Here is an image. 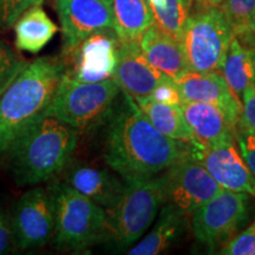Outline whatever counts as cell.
<instances>
[{"label": "cell", "mask_w": 255, "mask_h": 255, "mask_svg": "<svg viewBox=\"0 0 255 255\" xmlns=\"http://www.w3.org/2000/svg\"><path fill=\"white\" fill-rule=\"evenodd\" d=\"M235 136L240 149V154L255 177V131L238 126Z\"/></svg>", "instance_id": "cell-30"}, {"label": "cell", "mask_w": 255, "mask_h": 255, "mask_svg": "<svg viewBox=\"0 0 255 255\" xmlns=\"http://www.w3.org/2000/svg\"><path fill=\"white\" fill-rule=\"evenodd\" d=\"M65 69L62 58L40 57L27 62L0 94V152L7 151L21 133L46 114Z\"/></svg>", "instance_id": "cell-2"}, {"label": "cell", "mask_w": 255, "mask_h": 255, "mask_svg": "<svg viewBox=\"0 0 255 255\" xmlns=\"http://www.w3.org/2000/svg\"><path fill=\"white\" fill-rule=\"evenodd\" d=\"M233 38V28L218 6L188 18L181 44L191 71H221Z\"/></svg>", "instance_id": "cell-7"}, {"label": "cell", "mask_w": 255, "mask_h": 255, "mask_svg": "<svg viewBox=\"0 0 255 255\" xmlns=\"http://www.w3.org/2000/svg\"><path fill=\"white\" fill-rule=\"evenodd\" d=\"M220 254L255 255V220L240 234H237L221 248Z\"/></svg>", "instance_id": "cell-28"}, {"label": "cell", "mask_w": 255, "mask_h": 255, "mask_svg": "<svg viewBox=\"0 0 255 255\" xmlns=\"http://www.w3.org/2000/svg\"><path fill=\"white\" fill-rule=\"evenodd\" d=\"M139 47L148 62L171 79H176L190 70L181 41L155 24L143 33Z\"/></svg>", "instance_id": "cell-18"}, {"label": "cell", "mask_w": 255, "mask_h": 255, "mask_svg": "<svg viewBox=\"0 0 255 255\" xmlns=\"http://www.w3.org/2000/svg\"><path fill=\"white\" fill-rule=\"evenodd\" d=\"M103 1H104L105 4H107L108 6H110V7L113 8V1H114V0H103Z\"/></svg>", "instance_id": "cell-37"}, {"label": "cell", "mask_w": 255, "mask_h": 255, "mask_svg": "<svg viewBox=\"0 0 255 255\" xmlns=\"http://www.w3.org/2000/svg\"><path fill=\"white\" fill-rule=\"evenodd\" d=\"M64 171V182L104 209L111 208L124 190L126 183L107 169L71 161Z\"/></svg>", "instance_id": "cell-16"}, {"label": "cell", "mask_w": 255, "mask_h": 255, "mask_svg": "<svg viewBox=\"0 0 255 255\" xmlns=\"http://www.w3.org/2000/svg\"><path fill=\"white\" fill-rule=\"evenodd\" d=\"M11 212L18 250H36L52 239L55 212L49 189L36 186L27 190Z\"/></svg>", "instance_id": "cell-10"}, {"label": "cell", "mask_w": 255, "mask_h": 255, "mask_svg": "<svg viewBox=\"0 0 255 255\" xmlns=\"http://www.w3.org/2000/svg\"><path fill=\"white\" fill-rule=\"evenodd\" d=\"M223 14L233 28L234 36H245L255 12V0H223L220 4Z\"/></svg>", "instance_id": "cell-25"}, {"label": "cell", "mask_w": 255, "mask_h": 255, "mask_svg": "<svg viewBox=\"0 0 255 255\" xmlns=\"http://www.w3.org/2000/svg\"><path fill=\"white\" fill-rule=\"evenodd\" d=\"M251 195L222 189L191 215V232L200 244L223 246L250 218Z\"/></svg>", "instance_id": "cell-9"}, {"label": "cell", "mask_w": 255, "mask_h": 255, "mask_svg": "<svg viewBox=\"0 0 255 255\" xmlns=\"http://www.w3.org/2000/svg\"><path fill=\"white\" fill-rule=\"evenodd\" d=\"M121 89L114 79L82 82L64 72L46 115L55 116L79 132H85L109 116Z\"/></svg>", "instance_id": "cell-6"}, {"label": "cell", "mask_w": 255, "mask_h": 255, "mask_svg": "<svg viewBox=\"0 0 255 255\" xmlns=\"http://www.w3.org/2000/svg\"><path fill=\"white\" fill-rule=\"evenodd\" d=\"M114 30L121 41L139 43L143 33L154 25V15L145 0H114Z\"/></svg>", "instance_id": "cell-21"}, {"label": "cell", "mask_w": 255, "mask_h": 255, "mask_svg": "<svg viewBox=\"0 0 255 255\" xmlns=\"http://www.w3.org/2000/svg\"><path fill=\"white\" fill-rule=\"evenodd\" d=\"M81 132L51 115H44L24 131L6 152L18 186L47 182L72 161Z\"/></svg>", "instance_id": "cell-3"}, {"label": "cell", "mask_w": 255, "mask_h": 255, "mask_svg": "<svg viewBox=\"0 0 255 255\" xmlns=\"http://www.w3.org/2000/svg\"><path fill=\"white\" fill-rule=\"evenodd\" d=\"M222 1L223 0H207V4H208V6H218Z\"/></svg>", "instance_id": "cell-35"}, {"label": "cell", "mask_w": 255, "mask_h": 255, "mask_svg": "<svg viewBox=\"0 0 255 255\" xmlns=\"http://www.w3.org/2000/svg\"><path fill=\"white\" fill-rule=\"evenodd\" d=\"M110 115L105 133V163L124 181L157 176L184 154L188 145L158 131L136 101L126 94Z\"/></svg>", "instance_id": "cell-1"}, {"label": "cell", "mask_w": 255, "mask_h": 255, "mask_svg": "<svg viewBox=\"0 0 255 255\" xmlns=\"http://www.w3.org/2000/svg\"><path fill=\"white\" fill-rule=\"evenodd\" d=\"M45 1L46 0H0V31L13 27L18 18L26 9Z\"/></svg>", "instance_id": "cell-27"}, {"label": "cell", "mask_w": 255, "mask_h": 255, "mask_svg": "<svg viewBox=\"0 0 255 255\" xmlns=\"http://www.w3.org/2000/svg\"><path fill=\"white\" fill-rule=\"evenodd\" d=\"M47 189L55 212L52 239L59 250L79 252L104 241L107 212L103 207L64 181L52 183Z\"/></svg>", "instance_id": "cell-5"}, {"label": "cell", "mask_w": 255, "mask_h": 255, "mask_svg": "<svg viewBox=\"0 0 255 255\" xmlns=\"http://www.w3.org/2000/svg\"><path fill=\"white\" fill-rule=\"evenodd\" d=\"M180 107L194 136V142L190 145H209L234 138L237 128L218 105L183 101Z\"/></svg>", "instance_id": "cell-17"}, {"label": "cell", "mask_w": 255, "mask_h": 255, "mask_svg": "<svg viewBox=\"0 0 255 255\" xmlns=\"http://www.w3.org/2000/svg\"><path fill=\"white\" fill-rule=\"evenodd\" d=\"M150 8L156 26L181 41L189 18V6L183 0H165L163 5L150 6Z\"/></svg>", "instance_id": "cell-24"}, {"label": "cell", "mask_w": 255, "mask_h": 255, "mask_svg": "<svg viewBox=\"0 0 255 255\" xmlns=\"http://www.w3.org/2000/svg\"><path fill=\"white\" fill-rule=\"evenodd\" d=\"M242 101H244V104H242L244 108H242V115L238 126L255 131V85H252L244 92Z\"/></svg>", "instance_id": "cell-32"}, {"label": "cell", "mask_w": 255, "mask_h": 255, "mask_svg": "<svg viewBox=\"0 0 255 255\" xmlns=\"http://www.w3.org/2000/svg\"><path fill=\"white\" fill-rule=\"evenodd\" d=\"M107 30L91 34L71 53L73 65L65 69L71 77L82 82L98 83L113 79L119 59L120 39L116 32Z\"/></svg>", "instance_id": "cell-13"}, {"label": "cell", "mask_w": 255, "mask_h": 255, "mask_svg": "<svg viewBox=\"0 0 255 255\" xmlns=\"http://www.w3.org/2000/svg\"><path fill=\"white\" fill-rule=\"evenodd\" d=\"M183 101L205 102L218 105L227 114L229 121L235 128L242 115L241 100L231 90L227 81L220 71L196 72L187 71L174 79Z\"/></svg>", "instance_id": "cell-15"}, {"label": "cell", "mask_w": 255, "mask_h": 255, "mask_svg": "<svg viewBox=\"0 0 255 255\" xmlns=\"http://www.w3.org/2000/svg\"><path fill=\"white\" fill-rule=\"evenodd\" d=\"M63 55L70 56L91 34L114 30L113 8L103 0H56Z\"/></svg>", "instance_id": "cell-11"}, {"label": "cell", "mask_w": 255, "mask_h": 255, "mask_svg": "<svg viewBox=\"0 0 255 255\" xmlns=\"http://www.w3.org/2000/svg\"><path fill=\"white\" fill-rule=\"evenodd\" d=\"M221 70L231 90L242 101L244 92L255 85V50L248 49L234 36Z\"/></svg>", "instance_id": "cell-23"}, {"label": "cell", "mask_w": 255, "mask_h": 255, "mask_svg": "<svg viewBox=\"0 0 255 255\" xmlns=\"http://www.w3.org/2000/svg\"><path fill=\"white\" fill-rule=\"evenodd\" d=\"M124 190L107 212L104 241L119 250L135 245L157 218L164 205L161 175L124 181Z\"/></svg>", "instance_id": "cell-4"}, {"label": "cell", "mask_w": 255, "mask_h": 255, "mask_svg": "<svg viewBox=\"0 0 255 255\" xmlns=\"http://www.w3.org/2000/svg\"><path fill=\"white\" fill-rule=\"evenodd\" d=\"M189 149L223 189L240 191L255 197V177L235 148L234 138Z\"/></svg>", "instance_id": "cell-12"}, {"label": "cell", "mask_w": 255, "mask_h": 255, "mask_svg": "<svg viewBox=\"0 0 255 255\" xmlns=\"http://www.w3.org/2000/svg\"><path fill=\"white\" fill-rule=\"evenodd\" d=\"M183 1L184 2H186V4L188 5V6H189V7H190V4H191V0H183Z\"/></svg>", "instance_id": "cell-38"}, {"label": "cell", "mask_w": 255, "mask_h": 255, "mask_svg": "<svg viewBox=\"0 0 255 255\" xmlns=\"http://www.w3.org/2000/svg\"><path fill=\"white\" fill-rule=\"evenodd\" d=\"M168 76L154 68L143 55L139 43L121 41L119 59L113 79L119 88L135 101L148 98Z\"/></svg>", "instance_id": "cell-14"}, {"label": "cell", "mask_w": 255, "mask_h": 255, "mask_svg": "<svg viewBox=\"0 0 255 255\" xmlns=\"http://www.w3.org/2000/svg\"><path fill=\"white\" fill-rule=\"evenodd\" d=\"M149 98L154 100L159 103L171 104V105H181L183 100L180 94L177 85L175 84L174 79L168 77L163 82L159 83Z\"/></svg>", "instance_id": "cell-31"}, {"label": "cell", "mask_w": 255, "mask_h": 255, "mask_svg": "<svg viewBox=\"0 0 255 255\" xmlns=\"http://www.w3.org/2000/svg\"><path fill=\"white\" fill-rule=\"evenodd\" d=\"M195 1L199 4L200 6H202L203 7H208V4H207V0H195Z\"/></svg>", "instance_id": "cell-36"}, {"label": "cell", "mask_w": 255, "mask_h": 255, "mask_svg": "<svg viewBox=\"0 0 255 255\" xmlns=\"http://www.w3.org/2000/svg\"><path fill=\"white\" fill-rule=\"evenodd\" d=\"M150 6H161L165 2V0H145Z\"/></svg>", "instance_id": "cell-33"}, {"label": "cell", "mask_w": 255, "mask_h": 255, "mask_svg": "<svg viewBox=\"0 0 255 255\" xmlns=\"http://www.w3.org/2000/svg\"><path fill=\"white\" fill-rule=\"evenodd\" d=\"M15 237L12 223V212L0 202V255H6L17 251Z\"/></svg>", "instance_id": "cell-29"}, {"label": "cell", "mask_w": 255, "mask_h": 255, "mask_svg": "<svg viewBox=\"0 0 255 255\" xmlns=\"http://www.w3.org/2000/svg\"><path fill=\"white\" fill-rule=\"evenodd\" d=\"M27 62L18 56L5 41L0 40V94L17 77Z\"/></svg>", "instance_id": "cell-26"}, {"label": "cell", "mask_w": 255, "mask_h": 255, "mask_svg": "<svg viewBox=\"0 0 255 255\" xmlns=\"http://www.w3.org/2000/svg\"><path fill=\"white\" fill-rule=\"evenodd\" d=\"M248 32H254L255 33V12H254L253 17L251 18L250 24H248Z\"/></svg>", "instance_id": "cell-34"}, {"label": "cell", "mask_w": 255, "mask_h": 255, "mask_svg": "<svg viewBox=\"0 0 255 255\" xmlns=\"http://www.w3.org/2000/svg\"><path fill=\"white\" fill-rule=\"evenodd\" d=\"M164 205L189 218L223 188L191 154L189 145L184 154L162 173Z\"/></svg>", "instance_id": "cell-8"}, {"label": "cell", "mask_w": 255, "mask_h": 255, "mask_svg": "<svg viewBox=\"0 0 255 255\" xmlns=\"http://www.w3.org/2000/svg\"><path fill=\"white\" fill-rule=\"evenodd\" d=\"M136 103L152 126L163 135L186 144L194 142L193 132L184 120L180 105L159 103L149 97L136 101Z\"/></svg>", "instance_id": "cell-22"}, {"label": "cell", "mask_w": 255, "mask_h": 255, "mask_svg": "<svg viewBox=\"0 0 255 255\" xmlns=\"http://www.w3.org/2000/svg\"><path fill=\"white\" fill-rule=\"evenodd\" d=\"M15 47L28 53H38L45 47L58 31L57 25L41 7L32 6L13 25Z\"/></svg>", "instance_id": "cell-20"}, {"label": "cell", "mask_w": 255, "mask_h": 255, "mask_svg": "<svg viewBox=\"0 0 255 255\" xmlns=\"http://www.w3.org/2000/svg\"><path fill=\"white\" fill-rule=\"evenodd\" d=\"M187 216L181 215L170 206L163 205L150 232L130 248V255H157L180 242L187 228Z\"/></svg>", "instance_id": "cell-19"}]
</instances>
